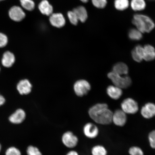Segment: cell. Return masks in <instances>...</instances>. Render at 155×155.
<instances>
[{"label": "cell", "instance_id": "cell-1", "mask_svg": "<svg viewBox=\"0 0 155 155\" xmlns=\"http://www.w3.org/2000/svg\"><path fill=\"white\" fill-rule=\"evenodd\" d=\"M88 113L91 119L96 124L106 125L112 123L113 112L106 104H96L90 108Z\"/></svg>", "mask_w": 155, "mask_h": 155}, {"label": "cell", "instance_id": "cell-2", "mask_svg": "<svg viewBox=\"0 0 155 155\" xmlns=\"http://www.w3.org/2000/svg\"><path fill=\"white\" fill-rule=\"evenodd\" d=\"M132 23L142 33H150L155 27L154 21L150 17L142 14H137L134 15Z\"/></svg>", "mask_w": 155, "mask_h": 155}, {"label": "cell", "instance_id": "cell-3", "mask_svg": "<svg viewBox=\"0 0 155 155\" xmlns=\"http://www.w3.org/2000/svg\"><path fill=\"white\" fill-rule=\"evenodd\" d=\"M107 76L115 86L121 89L127 88L131 84L130 77L118 75L112 71L108 73Z\"/></svg>", "mask_w": 155, "mask_h": 155}, {"label": "cell", "instance_id": "cell-4", "mask_svg": "<svg viewBox=\"0 0 155 155\" xmlns=\"http://www.w3.org/2000/svg\"><path fill=\"white\" fill-rule=\"evenodd\" d=\"M61 141L63 144L66 148L73 150L78 145V137L73 131L68 130L63 134L61 137Z\"/></svg>", "mask_w": 155, "mask_h": 155}, {"label": "cell", "instance_id": "cell-5", "mask_svg": "<svg viewBox=\"0 0 155 155\" xmlns=\"http://www.w3.org/2000/svg\"><path fill=\"white\" fill-rule=\"evenodd\" d=\"M83 132L87 138L94 139L98 136L99 134V129L96 123L88 122L83 126Z\"/></svg>", "mask_w": 155, "mask_h": 155}, {"label": "cell", "instance_id": "cell-6", "mask_svg": "<svg viewBox=\"0 0 155 155\" xmlns=\"http://www.w3.org/2000/svg\"><path fill=\"white\" fill-rule=\"evenodd\" d=\"M121 110L126 114H134L138 111V104L131 98L124 100L121 104Z\"/></svg>", "mask_w": 155, "mask_h": 155}, {"label": "cell", "instance_id": "cell-7", "mask_svg": "<svg viewBox=\"0 0 155 155\" xmlns=\"http://www.w3.org/2000/svg\"><path fill=\"white\" fill-rule=\"evenodd\" d=\"M91 85L87 81L80 80L77 81L74 86L75 94L79 97H82L87 94L91 90Z\"/></svg>", "mask_w": 155, "mask_h": 155}, {"label": "cell", "instance_id": "cell-8", "mask_svg": "<svg viewBox=\"0 0 155 155\" xmlns=\"http://www.w3.org/2000/svg\"><path fill=\"white\" fill-rule=\"evenodd\" d=\"M26 117V112L21 108L17 109L9 116L10 123L14 125H20L24 123Z\"/></svg>", "mask_w": 155, "mask_h": 155}, {"label": "cell", "instance_id": "cell-9", "mask_svg": "<svg viewBox=\"0 0 155 155\" xmlns=\"http://www.w3.org/2000/svg\"><path fill=\"white\" fill-rule=\"evenodd\" d=\"M127 121V114L122 110H116L112 116V122L117 127H123Z\"/></svg>", "mask_w": 155, "mask_h": 155}, {"label": "cell", "instance_id": "cell-10", "mask_svg": "<svg viewBox=\"0 0 155 155\" xmlns=\"http://www.w3.org/2000/svg\"><path fill=\"white\" fill-rule=\"evenodd\" d=\"M9 16L12 20L15 22H20L24 19L26 14L23 10L18 6H13L9 10Z\"/></svg>", "mask_w": 155, "mask_h": 155}, {"label": "cell", "instance_id": "cell-11", "mask_svg": "<svg viewBox=\"0 0 155 155\" xmlns=\"http://www.w3.org/2000/svg\"><path fill=\"white\" fill-rule=\"evenodd\" d=\"M49 21L52 26L59 28L63 27L66 23L64 17L61 13L52 14L50 16Z\"/></svg>", "mask_w": 155, "mask_h": 155}, {"label": "cell", "instance_id": "cell-12", "mask_svg": "<svg viewBox=\"0 0 155 155\" xmlns=\"http://www.w3.org/2000/svg\"><path fill=\"white\" fill-rule=\"evenodd\" d=\"M141 114L146 119H150L155 116V104L148 103L143 106L141 110Z\"/></svg>", "mask_w": 155, "mask_h": 155}, {"label": "cell", "instance_id": "cell-13", "mask_svg": "<svg viewBox=\"0 0 155 155\" xmlns=\"http://www.w3.org/2000/svg\"><path fill=\"white\" fill-rule=\"evenodd\" d=\"M32 86L28 79L21 80L17 85V88L19 94L21 95L28 94L31 91Z\"/></svg>", "mask_w": 155, "mask_h": 155}, {"label": "cell", "instance_id": "cell-14", "mask_svg": "<svg viewBox=\"0 0 155 155\" xmlns=\"http://www.w3.org/2000/svg\"><path fill=\"white\" fill-rule=\"evenodd\" d=\"M15 61V55L12 52L7 51L4 53L2 59V64L4 67L6 68L12 67Z\"/></svg>", "mask_w": 155, "mask_h": 155}, {"label": "cell", "instance_id": "cell-15", "mask_svg": "<svg viewBox=\"0 0 155 155\" xmlns=\"http://www.w3.org/2000/svg\"><path fill=\"white\" fill-rule=\"evenodd\" d=\"M38 9L42 14L50 16L53 14V8L47 0H43L38 5Z\"/></svg>", "mask_w": 155, "mask_h": 155}, {"label": "cell", "instance_id": "cell-16", "mask_svg": "<svg viewBox=\"0 0 155 155\" xmlns=\"http://www.w3.org/2000/svg\"><path fill=\"white\" fill-rule=\"evenodd\" d=\"M143 48V59L146 61H151L155 59V49L152 46L147 45Z\"/></svg>", "mask_w": 155, "mask_h": 155}, {"label": "cell", "instance_id": "cell-17", "mask_svg": "<svg viewBox=\"0 0 155 155\" xmlns=\"http://www.w3.org/2000/svg\"><path fill=\"white\" fill-rule=\"evenodd\" d=\"M107 93L110 98L114 100H117L123 94L121 89L115 86H110L107 89Z\"/></svg>", "mask_w": 155, "mask_h": 155}, {"label": "cell", "instance_id": "cell-18", "mask_svg": "<svg viewBox=\"0 0 155 155\" xmlns=\"http://www.w3.org/2000/svg\"><path fill=\"white\" fill-rule=\"evenodd\" d=\"M144 48L142 46L138 45L134 48L131 52L134 60L137 62H140L143 60Z\"/></svg>", "mask_w": 155, "mask_h": 155}, {"label": "cell", "instance_id": "cell-19", "mask_svg": "<svg viewBox=\"0 0 155 155\" xmlns=\"http://www.w3.org/2000/svg\"><path fill=\"white\" fill-rule=\"evenodd\" d=\"M129 69L127 65L123 63L120 62L115 64L113 67V72L119 75H125L128 73Z\"/></svg>", "mask_w": 155, "mask_h": 155}, {"label": "cell", "instance_id": "cell-20", "mask_svg": "<svg viewBox=\"0 0 155 155\" xmlns=\"http://www.w3.org/2000/svg\"><path fill=\"white\" fill-rule=\"evenodd\" d=\"M73 11L76 14L79 21L82 22H84L86 21L88 18V14L85 7L80 6L74 9Z\"/></svg>", "mask_w": 155, "mask_h": 155}, {"label": "cell", "instance_id": "cell-21", "mask_svg": "<svg viewBox=\"0 0 155 155\" xmlns=\"http://www.w3.org/2000/svg\"><path fill=\"white\" fill-rule=\"evenodd\" d=\"M130 6L133 10L140 11L145 9L146 4L144 0H131Z\"/></svg>", "mask_w": 155, "mask_h": 155}, {"label": "cell", "instance_id": "cell-22", "mask_svg": "<svg viewBox=\"0 0 155 155\" xmlns=\"http://www.w3.org/2000/svg\"><path fill=\"white\" fill-rule=\"evenodd\" d=\"M92 155H107V151L104 146L101 145H96L92 147L91 150Z\"/></svg>", "mask_w": 155, "mask_h": 155}, {"label": "cell", "instance_id": "cell-23", "mask_svg": "<svg viewBox=\"0 0 155 155\" xmlns=\"http://www.w3.org/2000/svg\"><path fill=\"white\" fill-rule=\"evenodd\" d=\"M129 5V0H115L114 1V6L117 10H125L128 8Z\"/></svg>", "mask_w": 155, "mask_h": 155}, {"label": "cell", "instance_id": "cell-24", "mask_svg": "<svg viewBox=\"0 0 155 155\" xmlns=\"http://www.w3.org/2000/svg\"><path fill=\"white\" fill-rule=\"evenodd\" d=\"M142 34L136 28H132L129 31L128 36L131 40L139 41L143 38Z\"/></svg>", "mask_w": 155, "mask_h": 155}, {"label": "cell", "instance_id": "cell-25", "mask_svg": "<svg viewBox=\"0 0 155 155\" xmlns=\"http://www.w3.org/2000/svg\"><path fill=\"white\" fill-rule=\"evenodd\" d=\"M22 7L28 11H32L35 7V3L32 0H19Z\"/></svg>", "mask_w": 155, "mask_h": 155}, {"label": "cell", "instance_id": "cell-26", "mask_svg": "<svg viewBox=\"0 0 155 155\" xmlns=\"http://www.w3.org/2000/svg\"><path fill=\"white\" fill-rule=\"evenodd\" d=\"M26 152L27 155H43L38 147L32 145L27 147Z\"/></svg>", "mask_w": 155, "mask_h": 155}, {"label": "cell", "instance_id": "cell-27", "mask_svg": "<svg viewBox=\"0 0 155 155\" xmlns=\"http://www.w3.org/2000/svg\"><path fill=\"white\" fill-rule=\"evenodd\" d=\"M5 155H22V154L18 148L15 146H11L8 147L5 150Z\"/></svg>", "mask_w": 155, "mask_h": 155}, {"label": "cell", "instance_id": "cell-28", "mask_svg": "<svg viewBox=\"0 0 155 155\" xmlns=\"http://www.w3.org/2000/svg\"><path fill=\"white\" fill-rule=\"evenodd\" d=\"M129 153L130 155H144L142 149L137 146L130 147L129 150Z\"/></svg>", "mask_w": 155, "mask_h": 155}, {"label": "cell", "instance_id": "cell-29", "mask_svg": "<svg viewBox=\"0 0 155 155\" xmlns=\"http://www.w3.org/2000/svg\"><path fill=\"white\" fill-rule=\"evenodd\" d=\"M68 18L71 24L76 25L78 22V19L75 13L73 11H69L67 14Z\"/></svg>", "mask_w": 155, "mask_h": 155}, {"label": "cell", "instance_id": "cell-30", "mask_svg": "<svg viewBox=\"0 0 155 155\" xmlns=\"http://www.w3.org/2000/svg\"><path fill=\"white\" fill-rule=\"evenodd\" d=\"M93 5L97 8L102 9L106 6L107 0H91Z\"/></svg>", "mask_w": 155, "mask_h": 155}, {"label": "cell", "instance_id": "cell-31", "mask_svg": "<svg viewBox=\"0 0 155 155\" xmlns=\"http://www.w3.org/2000/svg\"><path fill=\"white\" fill-rule=\"evenodd\" d=\"M148 139L150 147L155 150V130L149 133Z\"/></svg>", "mask_w": 155, "mask_h": 155}, {"label": "cell", "instance_id": "cell-32", "mask_svg": "<svg viewBox=\"0 0 155 155\" xmlns=\"http://www.w3.org/2000/svg\"><path fill=\"white\" fill-rule=\"evenodd\" d=\"M8 42L7 37L2 33H0V48L5 47Z\"/></svg>", "mask_w": 155, "mask_h": 155}, {"label": "cell", "instance_id": "cell-33", "mask_svg": "<svg viewBox=\"0 0 155 155\" xmlns=\"http://www.w3.org/2000/svg\"><path fill=\"white\" fill-rule=\"evenodd\" d=\"M65 155H80L76 150H71L68 152Z\"/></svg>", "mask_w": 155, "mask_h": 155}, {"label": "cell", "instance_id": "cell-34", "mask_svg": "<svg viewBox=\"0 0 155 155\" xmlns=\"http://www.w3.org/2000/svg\"><path fill=\"white\" fill-rule=\"evenodd\" d=\"M5 102V100L4 97L0 94V107L3 105Z\"/></svg>", "mask_w": 155, "mask_h": 155}, {"label": "cell", "instance_id": "cell-35", "mask_svg": "<svg viewBox=\"0 0 155 155\" xmlns=\"http://www.w3.org/2000/svg\"><path fill=\"white\" fill-rule=\"evenodd\" d=\"M80 1L83 2V3H86L89 1V0H80Z\"/></svg>", "mask_w": 155, "mask_h": 155}, {"label": "cell", "instance_id": "cell-36", "mask_svg": "<svg viewBox=\"0 0 155 155\" xmlns=\"http://www.w3.org/2000/svg\"><path fill=\"white\" fill-rule=\"evenodd\" d=\"M2 150V145L1 144V143H0V153H1Z\"/></svg>", "mask_w": 155, "mask_h": 155}, {"label": "cell", "instance_id": "cell-37", "mask_svg": "<svg viewBox=\"0 0 155 155\" xmlns=\"http://www.w3.org/2000/svg\"><path fill=\"white\" fill-rule=\"evenodd\" d=\"M150 1H155V0H149Z\"/></svg>", "mask_w": 155, "mask_h": 155}, {"label": "cell", "instance_id": "cell-38", "mask_svg": "<svg viewBox=\"0 0 155 155\" xmlns=\"http://www.w3.org/2000/svg\"><path fill=\"white\" fill-rule=\"evenodd\" d=\"M3 1H5V0H0V2Z\"/></svg>", "mask_w": 155, "mask_h": 155}, {"label": "cell", "instance_id": "cell-39", "mask_svg": "<svg viewBox=\"0 0 155 155\" xmlns=\"http://www.w3.org/2000/svg\"><path fill=\"white\" fill-rule=\"evenodd\" d=\"M0 71H1V68H0Z\"/></svg>", "mask_w": 155, "mask_h": 155}]
</instances>
